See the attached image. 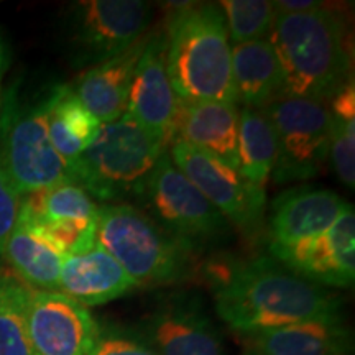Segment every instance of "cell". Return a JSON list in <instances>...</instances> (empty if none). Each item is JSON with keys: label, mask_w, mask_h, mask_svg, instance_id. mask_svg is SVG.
Returning a JSON list of instances; mask_svg holds the SVG:
<instances>
[{"label": "cell", "mask_w": 355, "mask_h": 355, "mask_svg": "<svg viewBox=\"0 0 355 355\" xmlns=\"http://www.w3.org/2000/svg\"><path fill=\"white\" fill-rule=\"evenodd\" d=\"M206 277L216 313L241 336L339 316L340 301L273 257L212 260Z\"/></svg>", "instance_id": "obj_1"}, {"label": "cell", "mask_w": 355, "mask_h": 355, "mask_svg": "<svg viewBox=\"0 0 355 355\" xmlns=\"http://www.w3.org/2000/svg\"><path fill=\"white\" fill-rule=\"evenodd\" d=\"M283 81V97L327 102L352 79L345 21L332 8L277 12L268 35Z\"/></svg>", "instance_id": "obj_2"}, {"label": "cell", "mask_w": 355, "mask_h": 355, "mask_svg": "<svg viewBox=\"0 0 355 355\" xmlns=\"http://www.w3.org/2000/svg\"><path fill=\"white\" fill-rule=\"evenodd\" d=\"M165 35L166 73L178 99L239 104L232 46L219 3H175Z\"/></svg>", "instance_id": "obj_3"}, {"label": "cell", "mask_w": 355, "mask_h": 355, "mask_svg": "<svg viewBox=\"0 0 355 355\" xmlns=\"http://www.w3.org/2000/svg\"><path fill=\"white\" fill-rule=\"evenodd\" d=\"M166 152V145L125 112L117 121L101 123L99 133L81 155L71 180L102 204L139 201Z\"/></svg>", "instance_id": "obj_4"}, {"label": "cell", "mask_w": 355, "mask_h": 355, "mask_svg": "<svg viewBox=\"0 0 355 355\" xmlns=\"http://www.w3.org/2000/svg\"><path fill=\"white\" fill-rule=\"evenodd\" d=\"M96 242L119 261L137 286L171 285L193 273L196 250L130 204L97 207Z\"/></svg>", "instance_id": "obj_5"}, {"label": "cell", "mask_w": 355, "mask_h": 355, "mask_svg": "<svg viewBox=\"0 0 355 355\" xmlns=\"http://www.w3.org/2000/svg\"><path fill=\"white\" fill-rule=\"evenodd\" d=\"M50 96L24 102L12 92L0 107V165L20 196L71 181L48 135Z\"/></svg>", "instance_id": "obj_6"}, {"label": "cell", "mask_w": 355, "mask_h": 355, "mask_svg": "<svg viewBox=\"0 0 355 355\" xmlns=\"http://www.w3.org/2000/svg\"><path fill=\"white\" fill-rule=\"evenodd\" d=\"M139 202L159 227L193 250L229 235L227 219L180 171L168 152L159 158Z\"/></svg>", "instance_id": "obj_7"}, {"label": "cell", "mask_w": 355, "mask_h": 355, "mask_svg": "<svg viewBox=\"0 0 355 355\" xmlns=\"http://www.w3.org/2000/svg\"><path fill=\"white\" fill-rule=\"evenodd\" d=\"M263 110L277 135L278 158L272 173L275 183H295L318 176L329 158V104L282 97Z\"/></svg>", "instance_id": "obj_8"}, {"label": "cell", "mask_w": 355, "mask_h": 355, "mask_svg": "<svg viewBox=\"0 0 355 355\" xmlns=\"http://www.w3.org/2000/svg\"><path fill=\"white\" fill-rule=\"evenodd\" d=\"M155 7L141 0H84L73 6L71 40L79 66L112 60L150 32Z\"/></svg>", "instance_id": "obj_9"}, {"label": "cell", "mask_w": 355, "mask_h": 355, "mask_svg": "<svg viewBox=\"0 0 355 355\" xmlns=\"http://www.w3.org/2000/svg\"><path fill=\"white\" fill-rule=\"evenodd\" d=\"M173 163L188 178L230 225L245 234L259 232L266 211V193L239 170L209 157L186 141H171Z\"/></svg>", "instance_id": "obj_10"}, {"label": "cell", "mask_w": 355, "mask_h": 355, "mask_svg": "<svg viewBox=\"0 0 355 355\" xmlns=\"http://www.w3.org/2000/svg\"><path fill=\"white\" fill-rule=\"evenodd\" d=\"M19 220L37 229L64 257L96 245V201L73 181L21 196Z\"/></svg>", "instance_id": "obj_11"}, {"label": "cell", "mask_w": 355, "mask_h": 355, "mask_svg": "<svg viewBox=\"0 0 355 355\" xmlns=\"http://www.w3.org/2000/svg\"><path fill=\"white\" fill-rule=\"evenodd\" d=\"M99 327L91 311L69 296L30 288L26 331L33 355H91Z\"/></svg>", "instance_id": "obj_12"}, {"label": "cell", "mask_w": 355, "mask_h": 355, "mask_svg": "<svg viewBox=\"0 0 355 355\" xmlns=\"http://www.w3.org/2000/svg\"><path fill=\"white\" fill-rule=\"evenodd\" d=\"M141 329V337L158 355H224L219 331L193 293L159 298Z\"/></svg>", "instance_id": "obj_13"}, {"label": "cell", "mask_w": 355, "mask_h": 355, "mask_svg": "<svg viewBox=\"0 0 355 355\" xmlns=\"http://www.w3.org/2000/svg\"><path fill=\"white\" fill-rule=\"evenodd\" d=\"M273 259L318 286L350 288L355 279V212L350 206L329 229L270 250Z\"/></svg>", "instance_id": "obj_14"}, {"label": "cell", "mask_w": 355, "mask_h": 355, "mask_svg": "<svg viewBox=\"0 0 355 355\" xmlns=\"http://www.w3.org/2000/svg\"><path fill=\"white\" fill-rule=\"evenodd\" d=\"M166 35L150 33L133 76L125 112L163 145H171L180 99L166 73Z\"/></svg>", "instance_id": "obj_15"}, {"label": "cell", "mask_w": 355, "mask_h": 355, "mask_svg": "<svg viewBox=\"0 0 355 355\" xmlns=\"http://www.w3.org/2000/svg\"><path fill=\"white\" fill-rule=\"evenodd\" d=\"M352 204L324 188H295L272 202L268 250L290 247L329 229Z\"/></svg>", "instance_id": "obj_16"}, {"label": "cell", "mask_w": 355, "mask_h": 355, "mask_svg": "<svg viewBox=\"0 0 355 355\" xmlns=\"http://www.w3.org/2000/svg\"><path fill=\"white\" fill-rule=\"evenodd\" d=\"M239 115L237 104L229 102L180 101L173 141H186L237 170Z\"/></svg>", "instance_id": "obj_17"}, {"label": "cell", "mask_w": 355, "mask_h": 355, "mask_svg": "<svg viewBox=\"0 0 355 355\" xmlns=\"http://www.w3.org/2000/svg\"><path fill=\"white\" fill-rule=\"evenodd\" d=\"M150 33L112 60L89 68L73 86L78 99L101 123L114 122L125 114L137 64Z\"/></svg>", "instance_id": "obj_18"}, {"label": "cell", "mask_w": 355, "mask_h": 355, "mask_svg": "<svg viewBox=\"0 0 355 355\" xmlns=\"http://www.w3.org/2000/svg\"><path fill=\"white\" fill-rule=\"evenodd\" d=\"M135 288L119 261L96 242L86 252L64 257L58 291L87 308L119 300Z\"/></svg>", "instance_id": "obj_19"}, {"label": "cell", "mask_w": 355, "mask_h": 355, "mask_svg": "<svg viewBox=\"0 0 355 355\" xmlns=\"http://www.w3.org/2000/svg\"><path fill=\"white\" fill-rule=\"evenodd\" d=\"M242 344L260 355H349L352 336L337 316L245 334Z\"/></svg>", "instance_id": "obj_20"}, {"label": "cell", "mask_w": 355, "mask_h": 355, "mask_svg": "<svg viewBox=\"0 0 355 355\" xmlns=\"http://www.w3.org/2000/svg\"><path fill=\"white\" fill-rule=\"evenodd\" d=\"M101 122L84 107L71 86L51 89L48 107V135L51 145L64 163L69 176L81 155L99 133ZM73 181V180H71Z\"/></svg>", "instance_id": "obj_21"}, {"label": "cell", "mask_w": 355, "mask_h": 355, "mask_svg": "<svg viewBox=\"0 0 355 355\" xmlns=\"http://www.w3.org/2000/svg\"><path fill=\"white\" fill-rule=\"evenodd\" d=\"M232 76L243 107H268L283 97V81L268 38L232 44Z\"/></svg>", "instance_id": "obj_22"}, {"label": "cell", "mask_w": 355, "mask_h": 355, "mask_svg": "<svg viewBox=\"0 0 355 355\" xmlns=\"http://www.w3.org/2000/svg\"><path fill=\"white\" fill-rule=\"evenodd\" d=\"M2 257L26 286L42 291H58L60 288L63 252L32 225L17 222Z\"/></svg>", "instance_id": "obj_23"}, {"label": "cell", "mask_w": 355, "mask_h": 355, "mask_svg": "<svg viewBox=\"0 0 355 355\" xmlns=\"http://www.w3.org/2000/svg\"><path fill=\"white\" fill-rule=\"evenodd\" d=\"M237 158L239 173L250 183L265 188L278 158L277 135L265 110L241 109Z\"/></svg>", "instance_id": "obj_24"}, {"label": "cell", "mask_w": 355, "mask_h": 355, "mask_svg": "<svg viewBox=\"0 0 355 355\" xmlns=\"http://www.w3.org/2000/svg\"><path fill=\"white\" fill-rule=\"evenodd\" d=\"M332 117L329 157L339 180L355 188V87L354 79L327 101Z\"/></svg>", "instance_id": "obj_25"}, {"label": "cell", "mask_w": 355, "mask_h": 355, "mask_svg": "<svg viewBox=\"0 0 355 355\" xmlns=\"http://www.w3.org/2000/svg\"><path fill=\"white\" fill-rule=\"evenodd\" d=\"M30 286L12 275H0V355H33L26 331Z\"/></svg>", "instance_id": "obj_26"}, {"label": "cell", "mask_w": 355, "mask_h": 355, "mask_svg": "<svg viewBox=\"0 0 355 355\" xmlns=\"http://www.w3.org/2000/svg\"><path fill=\"white\" fill-rule=\"evenodd\" d=\"M219 7L232 44L266 40L277 17L275 3L268 0H224Z\"/></svg>", "instance_id": "obj_27"}, {"label": "cell", "mask_w": 355, "mask_h": 355, "mask_svg": "<svg viewBox=\"0 0 355 355\" xmlns=\"http://www.w3.org/2000/svg\"><path fill=\"white\" fill-rule=\"evenodd\" d=\"M91 355H158L140 334L115 326H101Z\"/></svg>", "instance_id": "obj_28"}, {"label": "cell", "mask_w": 355, "mask_h": 355, "mask_svg": "<svg viewBox=\"0 0 355 355\" xmlns=\"http://www.w3.org/2000/svg\"><path fill=\"white\" fill-rule=\"evenodd\" d=\"M21 196L13 188L7 173L0 165V257H2L6 242L19 222Z\"/></svg>", "instance_id": "obj_29"}, {"label": "cell", "mask_w": 355, "mask_h": 355, "mask_svg": "<svg viewBox=\"0 0 355 355\" xmlns=\"http://www.w3.org/2000/svg\"><path fill=\"white\" fill-rule=\"evenodd\" d=\"M275 3V10L282 13H301L316 10V8L324 7L319 0H278Z\"/></svg>", "instance_id": "obj_30"}, {"label": "cell", "mask_w": 355, "mask_h": 355, "mask_svg": "<svg viewBox=\"0 0 355 355\" xmlns=\"http://www.w3.org/2000/svg\"><path fill=\"white\" fill-rule=\"evenodd\" d=\"M6 66H7V50H6V44H3L2 35H0V79L3 76Z\"/></svg>", "instance_id": "obj_31"}, {"label": "cell", "mask_w": 355, "mask_h": 355, "mask_svg": "<svg viewBox=\"0 0 355 355\" xmlns=\"http://www.w3.org/2000/svg\"><path fill=\"white\" fill-rule=\"evenodd\" d=\"M242 355H260V354H257V352H252V350H247V349H243V354Z\"/></svg>", "instance_id": "obj_32"}, {"label": "cell", "mask_w": 355, "mask_h": 355, "mask_svg": "<svg viewBox=\"0 0 355 355\" xmlns=\"http://www.w3.org/2000/svg\"><path fill=\"white\" fill-rule=\"evenodd\" d=\"M0 107H2V97H0Z\"/></svg>", "instance_id": "obj_33"}]
</instances>
